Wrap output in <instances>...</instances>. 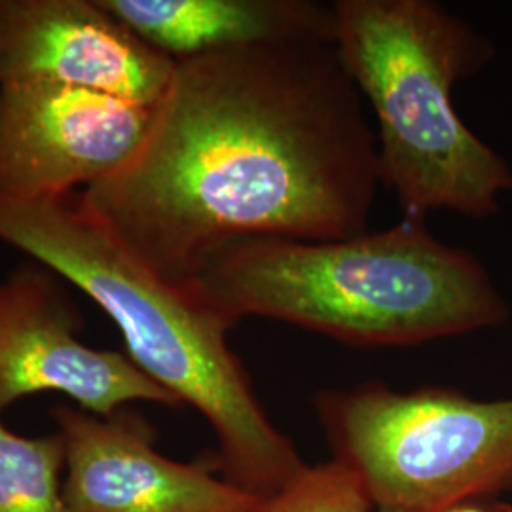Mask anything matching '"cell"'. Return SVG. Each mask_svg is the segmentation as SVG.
<instances>
[{
	"instance_id": "1",
	"label": "cell",
	"mask_w": 512,
	"mask_h": 512,
	"mask_svg": "<svg viewBox=\"0 0 512 512\" xmlns=\"http://www.w3.org/2000/svg\"><path fill=\"white\" fill-rule=\"evenodd\" d=\"M365 107L334 44L175 61L141 150L82 198L177 281L241 239L351 238L382 186Z\"/></svg>"
},
{
	"instance_id": "2",
	"label": "cell",
	"mask_w": 512,
	"mask_h": 512,
	"mask_svg": "<svg viewBox=\"0 0 512 512\" xmlns=\"http://www.w3.org/2000/svg\"><path fill=\"white\" fill-rule=\"evenodd\" d=\"M181 281L230 329L264 317L355 348L420 346L511 317L486 266L425 219L327 241L241 239Z\"/></svg>"
},
{
	"instance_id": "3",
	"label": "cell",
	"mask_w": 512,
	"mask_h": 512,
	"mask_svg": "<svg viewBox=\"0 0 512 512\" xmlns=\"http://www.w3.org/2000/svg\"><path fill=\"white\" fill-rule=\"evenodd\" d=\"M0 243L44 264L109 315L129 361L211 425L226 480L270 499L304 467L228 346L232 329L184 281L165 277L128 249L82 192L0 198Z\"/></svg>"
},
{
	"instance_id": "4",
	"label": "cell",
	"mask_w": 512,
	"mask_h": 512,
	"mask_svg": "<svg viewBox=\"0 0 512 512\" xmlns=\"http://www.w3.org/2000/svg\"><path fill=\"white\" fill-rule=\"evenodd\" d=\"M332 12L336 54L374 116L380 179L404 217L494 215L512 165L454 107L492 42L433 0H336Z\"/></svg>"
},
{
	"instance_id": "5",
	"label": "cell",
	"mask_w": 512,
	"mask_h": 512,
	"mask_svg": "<svg viewBox=\"0 0 512 512\" xmlns=\"http://www.w3.org/2000/svg\"><path fill=\"white\" fill-rule=\"evenodd\" d=\"M313 406L380 512H444L512 492V397L425 385L325 389Z\"/></svg>"
},
{
	"instance_id": "6",
	"label": "cell",
	"mask_w": 512,
	"mask_h": 512,
	"mask_svg": "<svg viewBox=\"0 0 512 512\" xmlns=\"http://www.w3.org/2000/svg\"><path fill=\"white\" fill-rule=\"evenodd\" d=\"M82 329L65 281L44 264L29 258L0 281V414L37 393H61L97 416L133 403L181 406L126 353L86 346Z\"/></svg>"
},
{
	"instance_id": "7",
	"label": "cell",
	"mask_w": 512,
	"mask_h": 512,
	"mask_svg": "<svg viewBox=\"0 0 512 512\" xmlns=\"http://www.w3.org/2000/svg\"><path fill=\"white\" fill-rule=\"evenodd\" d=\"M154 109L71 86H2L0 198H59L107 181L143 147Z\"/></svg>"
},
{
	"instance_id": "8",
	"label": "cell",
	"mask_w": 512,
	"mask_h": 512,
	"mask_svg": "<svg viewBox=\"0 0 512 512\" xmlns=\"http://www.w3.org/2000/svg\"><path fill=\"white\" fill-rule=\"evenodd\" d=\"M69 512H260L264 499L211 469L167 458L143 416L54 408Z\"/></svg>"
},
{
	"instance_id": "9",
	"label": "cell",
	"mask_w": 512,
	"mask_h": 512,
	"mask_svg": "<svg viewBox=\"0 0 512 512\" xmlns=\"http://www.w3.org/2000/svg\"><path fill=\"white\" fill-rule=\"evenodd\" d=\"M173 71L103 0H0V88L57 84L156 107Z\"/></svg>"
},
{
	"instance_id": "10",
	"label": "cell",
	"mask_w": 512,
	"mask_h": 512,
	"mask_svg": "<svg viewBox=\"0 0 512 512\" xmlns=\"http://www.w3.org/2000/svg\"><path fill=\"white\" fill-rule=\"evenodd\" d=\"M173 61L260 46L334 44L332 4L313 0H103Z\"/></svg>"
},
{
	"instance_id": "11",
	"label": "cell",
	"mask_w": 512,
	"mask_h": 512,
	"mask_svg": "<svg viewBox=\"0 0 512 512\" xmlns=\"http://www.w3.org/2000/svg\"><path fill=\"white\" fill-rule=\"evenodd\" d=\"M63 476L65 446L57 431L21 437L0 420V512H69Z\"/></svg>"
},
{
	"instance_id": "12",
	"label": "cell",
	"mask_w": 512,
	"mask_h": 512,
	"mask_svg": "<svg viewBox=\"0 0 512 512\" xmlns=\"http://www.w3.org/2000/svg\"><path fill=\"white\" fill-rule=\"evenodd\" d=\"M260 512H380L363 478L342 459L304 465Z\"/></svg>"
},
{
	"instance_id": "13",
	"label": "cell",
	"mask_w": 512,
	"mask_h": 512,
	"mask_svg": "<svg viewBox=\"0 0 512 512\" xmlns=\"http://www.w3.org/2000/svg\"><path fill=\"white\" fill-rule=\"evenodd\" d=\"M444 512H503V503L488 505L484 501H473V503H463V505L452 507Z\"/></svg>"
},
{
	"instance_id": "14",
	"label": "cell",
	"mask_w": 512,
	"mask_h": 512,
	"mask_svg": "<svg viewBox=\"0 0 512 512\" xmlns=\"http://www.w3.org/2000/svg\"><path fill=\"white\" fill-rule=\"evenodd\" d=\"M503 512H512L511 505H507V503H503Z\"/></svg>"
}]
</instances>
